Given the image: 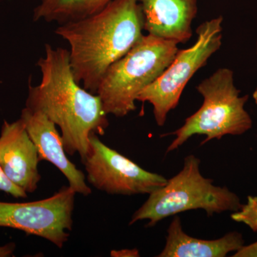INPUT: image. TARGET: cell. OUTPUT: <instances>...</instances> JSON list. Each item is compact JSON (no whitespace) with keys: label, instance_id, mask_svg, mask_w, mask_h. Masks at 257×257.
<instances>
[{"label":"cell","instance_id":"obj_1","mask_svg":"<svg viewBox=\"0 0 257 257\" xmlns=\"http://www.w3.org/2000/svg\"><path fill=\"white\" fill-rule=\"evenodd\" d=\"M45 51L37 64L41 82L36 86L29 84L25 107L41 111L59 126L67 155L78 154L82 162L89 152L91 135L105 134L107 114L99 96L74 79L69 51L49 44Z\"/></svg>","mask_w":257,"mask_h":257},{"label":"cell","instance_id":"obj_2","mask_svg":"<svg viewBox=\"0 0 257 257\" xmlns=\"http://www.w3.org/2000/svg\"><path fill=\"white\" fill-rule=\"evenodd\" d=\"M145 24L138 0H113L99 13L62 24L55 32L70 47L74 79L96 94L106 69L143 38Z\"/></svg>","mask_w":257,"mask_h":257},{"label":"cell","instance_id":"obj_3","mask_svg":"<svg viewBox=\"0 0 257 257\" xmlns=\"http://www.w3.org/2000/svg\"><path fill=\"white\" fill-rule=\"evenodd\" d=\"M178 43L148 34L106 69L96 94L106 114L124 117L136 109L135 101L175 58Z\"/></svg>","mask_w":257,"mask_h":257},{"label":"cell","instance_id":"obj_4","mask_svg":"<svg viewBox=\"0 0 257 257\" xmlns=\"http://www.w3.org/2000/svg\"><path fill=\"white\" fill-rule=\"evenodd\" d=\"M201 161L195 155L184 158L182 170L149 194V198L134 213L128 225L148 220L147 227L155 226L165 218L189 210L202 209L209 216L224 211L239 210L242 204L239 196L226 187L214 184L203 177Z\"/></svg>","mask_w":257,"mask_h":257},{"label":"cell","instance_id":"obj_5","mask_svg":"<svg viewBox=\"0 0 257 257\" xmlns=\"http://www.w3.org/2000/svg\"><path fill=\"white\" fill-rule=\"evenodd\" d=\"M204 98L202 106L187 117L184 124L173 133L162 135H175L174 141L166 154L183 145L194 135H204V144L213 140H221L226 135L239 136L251 130L253 121L245 109L248 94L240 96V90L234 85V72L221 68L199 83L197 87Z\"/></svg>","mask_w":257,"mask_h":257},{"label":"cell","instance_id":"obj_6","mask_svg":"<svg viewBox=\"0 0 257 257\" xmlns=\"http://www.w3.org/2000/svg\"><path fill=\"white\" fill-rule=\"evenodd\" d=\"M221 16L204 22L196 30L197 42L186 50H179L162 75L145 88L137 101L150 103L157 125L163 126L167 115L179 104L184 88L199 69L207 65L211 55L220 49L222 40Z\"/></svg>","mask_w":257,"mask_h":257},{"label":"cell","instance_id":"obj_7","mask_svg":"<svg viewBox=\"0 0 257 257\" xmlns=\"http://www.w3.org/2000/svg\"><path fill=\"white\" fill-rule=\"evenodd\" d=\"M77 193L64 186L52 197L25 203L0 202V227L23 231L64 247L73 226Z\"/></svg>","mask_w":257,"mask_h":257},{"label":"cell","instance_id":"obj_8","mask_svg":"<svg viewBox=\"0 0 257 257\" xmlns=\"http://www.w3.org/2000/svg\"><path fill=\"white\" fill-rule=\"evenodd\" d=\"M82 162L87 182L98 190L109 194H150L168 180L162 175L145 170L106 146L96 134L89 138V152Z\"/></svg>","mask_w":257,"mask_h":257},{"label":"cell","instance_id":"obj_9","mask_svg":"<svg viewBox=\"0 0 257 257\" xmlns=\"http://www.w3.org/2000/svg\"><path fill=\"white\" fill-rule=\"evenodd\" d=\"M40 162L36 145L23 120H5L0 134V166L5 176L25 192L34 193L42 179Z\"/></svg>","mask_w":257,"mask_h":257},{"label":"cell","instance_id":"obj_10","mask_svg":"<svg viewBox=\"0 0 257 257\" xmlns=\"http://www.w3.org/2000/svg\"><path fill=\"white\" fill-rule=\"evenodd\" d=\"M20 119L25 123L29 136L36 145L40 161H47L55 165L77 194L85 197L90 195L92 189L86 183L85 175L69 160L63 140L55 123L41 111L32 110L28 107L22 110Z\"/></svg>","mask_w":257,"mask_h":257},{"label":"cell","instance_id":"obj_11","mask_svg":"<svg viewBox=\"0 0 257 257\" xmlns=\"http://www.w3.org/2000/svg\"><path fill=\"white\" fill-rule=\"evenodd\" d=\"M145 16V30L150 35L186 43L192 36L197 0H138Z\"/></svg>","mask_w":257,"mask_h":257},{"label":"cell","instance_id":"obj_12","mask_svg":"<svg viewBox=\"0 0 257 257\" xmlns=\"http://www.w3.org/2000/svg\"><path fill=\"white\" fill-rule=\"evenodd\" d=\"M244 245L239 231L228 232L217 239H197L186 234L179 216L175 215L167 229L165 246L158 257H225Z\"/></svg>","mask_w":257,"mask_h":257},{"label":"cell","instance_id":"obj_13","mask_svg":"<svg viewBox=\"0 0 257 257\" xmlns=\"http://www.w3.org/2000/svg\"><path fill=\"white\" fill-rule=\"evenodd\" d=\"M113 0H40L34 10V21L57 23L77 21L99 13Z\"/></svg>","mask_w":257,"mask_h":257},{"label":"cell","instance_id":"obj_14","mask_svg":"<svg viewBox=\"0 0 257 257\" xmlns=\"http://www.w3.org/2000/svg\"><path fill=\"white\" fill-rule=\"evenodd\" d=\"M231 218L233 221L243 223L257 232V197L248 196L246 204H242L239 210L233 212Z\"/></svg>","mask_w":257,"mask_h":257},{"label":"cell","instance_id":"obj_15","mask_svg":"<svg viewBox=\"0 0 257 257\" xmlns=\"http://www.w3.org/2000/svg\"><path fill=\"white\" fill-rule=\"evenodd\" d=\"M0 191L7 193L15 198H27L28 193L13 184L5 176L0 166Z\"/></svg>","mask_w":257,"mask_h":257},{"label":"cell","instance_id":"obj_16","mask_svg":"<svg viewBox=\"0 0 257 257\" xmlns=\"http://www.w3.org/2000/svg\"><path fill=\"white\" fill-rule=\"evenodd\" d=\"M233 257H257V241L248 245H243L242 247L235 252Z\"/></svg>","mask_w":257,"mask_h":257},{"label":"cell","instance_id":"obj_17","mask_svg":"<svg viewBox=\"0 0 257 257\" xmlns=\"http://www.w3.org/2000/svg\"><path fill=\"white\" fill-rule=\"evenodd\" d=\"M110 256L113 257H136L140 256V252H139L138 248L112 250L111 251Z\"/></svg>","mask_w":257,"mask_h":257},{"label":"cell","instance_id":"obj_18","mask_svg":"<svg viewBox=\"0 0 257 257\" xmlns=\"http://www.w3.org/2000/svg\"><path fill=\"white\" fill-rule=\"evenodd\" d=\"M16 249V244L14 242L8 243L0 246V257L13 256Z\"/></svg>","mask_w":257,"mask_h":257},{"label":"cell","instance_id":"obj_19","mask_svg":"<svg viewBox=\"0 0 257 257\" xmlns=\"http://www.w3.org/2000/svg\"><path fill=\"white\" fill-rule=\"evenodd\" d=\"M256 54H257V41H256ZM252 96H253V100H254V102L256 103V104H257V87H256V89H255V90L253 91Z\"/></svg>","mask_w":257,"mask_h":257}]
</instances>
